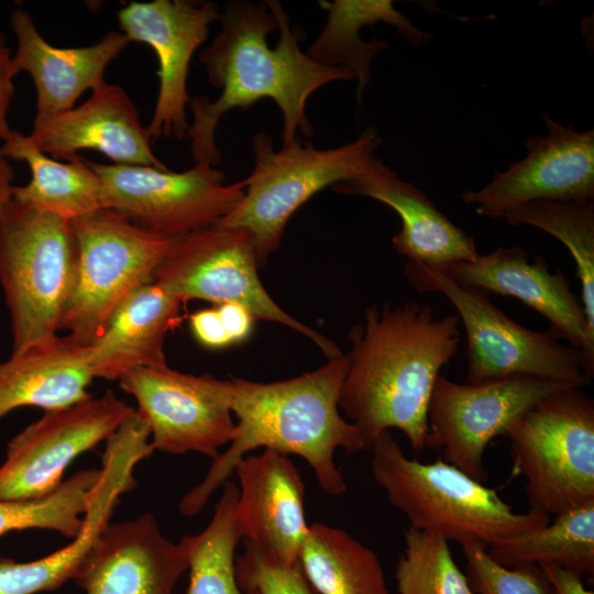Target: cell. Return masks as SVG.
Returning a JSON list of instances; mask_svg holds the SVG:
<instances>
[{"label": "cell", "mask_w": 594, "mask_h": 594, "mask_svg": "<svg viewBox=\"0 0 594 594\" xmlns=\"http://www.w3.org/2000/svg\"><path fill=\"white\" fill-rule=\"evenodd\" d=\"M438 272L455 285L517 298L544 317L560 339L581 349L594 362V334L588 330L582 302L566 276L561 271L551 272L539 255L530 257L520 246L498 248Z\"/></svg>", "instance_id": "ac0fdd59"}, {"label": "cell", "mask_w": 594, "mask_h": 594, "mask_svg": "<svg viewBox=\"0 0 594 594\" xmlns=\"http://www.w3.org/2000/svg\"><path fill=\"white\" fill-rule=\"evenodd\" d=\"M100 470L79 471L50 494L22 501L0 499V536L13 530L50 529L75 538Z\"/></svg>", "instance_id": "1f68e13d"}, {"label": "cell", "mask_w": 594, "mask_h": 594, "mask_svg": "<svg viewBox=\"0 0 594 594\" xmlns=\"http://www.w3.org/2000/svg\"><path fill=\"white\" fill-rule=\"evenodd\" d=\"M468 579L476 594H554L538 566L506 568L480 546L462 547Z\"/></svg>", "instance_id": "836d02e7"}, {"label": "cell", "mask_w": 594, "mask_h": 594, "mask_svg": "<svg viewBox=\"0 0 594 594\" xmlns=\"http://www.w3.org/2000/svg\"><path fill=\"white\" fill-rule=\"evenodd\" d=\"M404 539L395 569L398 594H476L444 537L408 526Z\"/></svg>", "instance_id": "d6a6232c"}, {"label": "cell", "mask_w": 594, "mask_h": 594, "mask_svg": "<svg viewBox=\"0 0 594 594\" xmlns=\"http://www.w3.org/2000/svg\"><path fill=\"white\" fill-rule=\"evenodd\" d=\"M235 576L240 588L255 594H314L299 562L284 564L264 556L244 541V551L235 557Z\"/></svg>", "instance_id": "e575fe53"}, {"label": "cell", "mask_w": 594, "mask_h": 594, "mask_svg": "<svg viewBox=\"0 0 594 594\" xmlns=\"http://www.w3.org/2000/svg\"><path fill=\"white\" fill-rule=\"evenodd\" d=\"M369 450L373 479L415 529L438 534L461 547L487 549L550 521L549 515L536 509L516 513L495 490L443 459L424 463L406 457L391 430L378 435Z\"/></svg>", "instance_id": "277c9868"}, {"label": "cell", "mask_w": 594, "mask_h": 594, "mask_svg": "<svg viewBox=\"0 0 594 594\" xmlns=\"http://www.w3.org/2000/svg\"><path fill=\"white\" fill-rule=\"evenodd\" d=\"M153 452L150 428L134 409L107 439L100 475L90 491L78 535L65 547L38 560L0 559V594H36L56 590L73 580L110 524L120 496L135 487V465Z\"/></svg>", "instance_id": "2e32d148"}, {"label": "cell", "mask_w": 594, "mask_h": 594, "mask_svg": "<svg viewBox=\"0 0 594 594\" xmlns=\"http://www.w3.org/2000/svg\"><path fill=\"white\" fill-rule=\"evenodd\" d=\"M298 560L318 594H391L378 556L343 529L309 526Z\"/></svg>", "instance_id": "83f0119b"}, {"label": "cell", "mask_w": 594, "mask_h": 594, "mask_svg": "<svg viewBox=\"0 0 594 594\" xmlns=\"http://www.w3.org/2000/svg\"><path fill=\"white\" fill-rule=\"evenodd\" d=\"M506 568L556 565L594 574V502L556 515L552 522L503 538L486 549Z\"/></svg>", "instance_id": "f1b7e54d"}, {"label": "cell", "mask_w": 594, "mask_h": 594, "mask_svg": "<svg viewBox=\"0 0 594 594\" xmlns=\"http://www.w3.org/2000/svg\"><path fill=\"white\" fill-rule=\"evenodd\" d=\"M219 21L221 30L201 51L199 62L221 94L215 101L198 95L188 103L194 121L186 136L195 162L217 165L220 152L215 135L220 118L234 108L246 110L263 98H271L283 113V145L296 142L298 133L312 138L308 98L331 81L355 79L354 73L321 65L302 52L278 1L233 0L224 6Z\"/></svg>", "instance_id": "6da1fadb"}, {"label": "cell", "mask_w": 594, "mask_h": 594, "mask_svg": "<svg viewBox=\"0 0 594 594\" xmlns=\"http://www.w3.org/2000/svg\"><path fill=\"white\" fill-rule=\"evenodd\" d=\"M30 138L40 151L66 162L79 150H95L117 165L167 169L151 148L135 105L119 85L105 84L80 106L33 124Z\"/></svg>", "instance_id": "44dd1931"}, {"label": "cell", "mask_w": 594, "mask_h": 594, "mask_svg": "<svg viewBox=\"0 0 594 594\" xmlns=\"http://www.w3.org/2000/svg\"><path fill=\"white\" fill-rule=\"evenodd\" d=\"M542 119L547 134L526 139L525 158L495 173L481 189L462 194L477 215L497 219L535 201L594 198V130L576 131L548 112Z\"/></svg>", "instance_id": "9a60e30c"}, {"label": "cell", "mask_w": 594, "mask_h": 594, "mask_svg": "<svg viewBox=\"0 0 594 594\" xmlns=\"http://www.w3.org/2000/svg\"><path fill=\"white\" fill-rule=\"evenodd\" d=\"M121 32L130 42L152 47L158 59V95L146 131L152 141L186 138L189 64L219 21V6L209 1L154 0L130 2L117 12Z\"/></svg>", "instance_id": "e0dca14e"}, {"label": "cell", "mask_w": 594, "mask_h": 594, "mask_svg": "<svg viewBox=\"0 0 594 594\" xmlns=\"http://www.w3.org/2000/svg\"><path fill=\"white\" fill-rule=\"evenodd\" d=\"M570 387L536 376L455 383L440 375L427 410L426 448L439 449L446 462L485 483L484 453L492 439L542 399Z\"/></svg>", "instance_id": "7c38bea8"}, {"label": "cell", "mask_w": 594, "mask_h": 594, "mask_svg": "<svg viewBox=\"0 0 594 594\" xmlns=\"http://www.w3.org/2000/svg\"><path fill=\"white\" fill-rule=\"evenodd\" d=\"M405 274L417 290L441 293L454 306L466 334L469 383L536 376L580 389L591 384L594 362L581 349L561 343L552 330L521 326L487 293L455 285L424 264L407 261Z\"/></svg>", "instance_id": "52a82bcc"}, {"label": "cell", "mask_w": 594, "mask_h": 594, "mask_svg": "<svg viewBox=\"0 0 594 594\" xmlns=\"http://www.w3.org/2000/svg\"><path fill=\"white\" fill-rule=\"evenodd\" d=\"M94 380L87 346L59 337L54 343L11 354L0 362V418L24 406L44 410L87 399Z\"/></svg>", "instance_id": "d4e9b609"}, {"label": "cell", "mask_w": 594, "mask_h": 594, "mask_svg": "<svg viewBox=\"0 0 594 594\" xmlns=\"http://www.w3.org/2000/svg\"><path fill=\"white\" fill-rule=\"evenodd\" d=\"M87 162L101 180L103 209L167 239L217 223L244 197L243 180L226 185V174L205 163L178 173Z\"/></svg>", "instance_id": "8fae6325"}, {"label": "cell", "mask_w": 594, "mask_h": 594, "mask_svg": "<svg viewBox=\"0 0 594 594\" xmlns=\"http://www.w3.org/2000/svg\"><path fill=\"white\" fill-rule=\"evenodd\" d=\"M208 526L195 536H185L189 586L187 594H255L240 588L235 576V549L241 539L235 522L239 487L226 481Z\"/></svg>", "instance_id": "f546056e"}, {"label": "cell", "mask_w": 594, "mask_h": 594, "mask_svg": "<svg viewBox=\"0 0 594 594\" xmlns=\"http://www.w3.org/2000/svg\"><path fill=\"white\" fill-rule=\"evenodd\" d=\"M258 266L252 233L217 222L175 239L152 283L184 302L240 304L255 319L284 324L307 337L328 360L342 355L332 340L290 317L272 299L260 279Z\"/></svg>", "instance_id": "30bf717a"}, {"label": "cell", "mask_w": 594, "mask_h": 594, "mask_svg": "<svg viewBox=\"0 0 594 594\" xmlns=\"http://www.w3.org/2000/svg\"><path fill=\"white\" fill-rule=\"evenodd\" d=\"M6 42V37L4 35L0 32V43H4Z\"/></svg>", "instance_id": "60d3db41"}, {"label": "cell", "mask_w": 594, "mask_h": 594, "mask_svg": "<svg viewBox=\"0 0 594 594\" xmlns=\"http://www.w3.org/2000/svg\"><path fill=\"white\" fill-rule=\"evenodd\" d=\"M332 189L342 195L372 198L394 209L402 220V228L392 238V243L408 262L438 271L479 256L471 235L442 213L424 191L402 180L377 157L365 172L332 186Z\"/></svg>", "instance_id": "603a6c76"}, {"label": "cell", "mask_w": 594, "mask_h": 594, "mask_svg": "<svg viewBox=\"0 0 594 594\" xmlns=\"http://www.w3.org/2000/svg\"><path fill=\"white\" fill-rule=\"evenodd\" d=\"M70 221L11 198L0 213V284L11 354L54 343L76 270Z\"/></svg>", "instance_id": "5b68a950"}, {"label": "cell", "mask_w": 594, "mask_h": 594, "mask_svg": "<svg viewBox=\"0 0 594 594\" xmlns=\"http://www.w3.org/2000/svg\"><path fill=\"white\" fill-rule=\"evenodd\" d=\"M189 326L197 341L209 349H223L232 344L216 307L195 311Z\"/></svg>", "instance_id": "d590c367"}, {"label": "cell", "mask_w": 594, "mask_h": 594, "mask_svg": "<svg viewBox=\"0 0 594 594\" xmlns=\"http://www.w3.org/2000/svg\"><path fill=\"white\" fill-rule=\"evenodd\" d=\"M183 302L152 282L132 290L87 346L94 378L113 381L134 369L166 366L165 338L179 323Z\"/></svg>", "instance_id": "cb8c5ba5"}, {"label": "cell", "mask_w": 594, "mask_h": 594, "mask_svg": "<svg viewBox=\"0 0 594 594\" xmlns=\"http://www.w3.org/2000/svg\"><path fill=\"white\" fill-rule=\"evenodd\" d=\"M15 178L14 170L0 152V213L12 198V182Z\"/></svg>", "instance_id": "ab89813d"}, {"label": "cell", "mask_w": 594, "mask_h": 594, "mask_svg": "<svg viewBox=\"0 0 594 594\" xmlns=\"http://www.w3.org/2000/svg\"><path fill=\"white\" fill-rule=\"evenodd\" d=\"M187 569L184 543L145 513L109 524L73 580L86 594H172Z\"/></svg>", "instance_id": "ffe728a7"}, {"label": "cell", "mask_w": 594, "mask_h": 594, "mask_svg": "<svg viewBox=\"0 0 594 594\" xmlns=\"http://www.w3.org/2000/svg\"><path fill=\"white\" fill-rule=\"evenodd\" d=\"M550 583L554 594H594L587 590L581 574L556 565L539 566Z\"/></svg>", "instance_id": "f35d334b"}, {"label": "cell", "mask_w": 594, "mask_h": 594, "mask_svg": "<svg viewBox=\"0 0 594 594\" xmlns=\"http://www.w3.org/2000/svg\"><path fill=\"white\" fill-rule=\"evenodd\" d=\"M0 152L8 160L25 162L31 170L26 185L13 186L12 198L16 201L68 221L103 209L101 180L86 160H52L30 135L14 130Z\"/></svg>", "instance_id": "4316f807"}, {"label": "cell", "mask_w": 594, "mask_h": 594, "mask_svg": "<svg viewBox=\"0 0 594 594\" xmlns=\"http://www.w3.org/2000/svg\"><path fill=\"white\" fill-rule=\"evenodd\" d=\"M118 381L136 400L154 451L198 452L215 460L219 449L232 441L231 380L187 374L166 365L134 369Z\"/></svg>", "instance_id": "4fadbf2b"}, {"label": "cell", "mask_w": 594, "mask_h": 594, "mask_svg": "<svg viewBox=\"0 0 594 594\" xmlns=\"http://www.w3.org/2000/svg\"><path fill=\"white\" fill-rule=\"evenodd\" d=\"M348 367V356L342 354L284 381L258 383L231 377V410L237 417L233 439L212 461L204 480L182 498L179 512L198 514L228 481L235 464L258 448L302 458L323 492L343 494L346 482L334 462L336 450L342 448L346 454L367 450L359 428L339 411Z\"/></svg>", "instance_id": "3957f363"}, {"label": "cell", "mask_w": 594, "mask_h": 594, "mask_svg": "<svg viewBox=\"0 0 594 594\" xmlns=\"http://www.w3.org/2000/svg\"><path fill=\"white\" fill-rule=\"evenodd\" d=\"M251 141L254 166L243 179L244 197L218 223L248 229L261 266L278 249L294 212L323 188L365 172L382 140L375 129L366 128L353 142L326 150L296 141L275 151L272 138L264 132Z\"/></svg>", "instance_id": "8992f818"}, {"label": "cell", "mask_w": 594, "mask_h": 594, "mask_svg": "<svg viewBox=\"0 0 594 594\" xmlns=\"http://www.w3.org/2000/svg\"><path fill=\"white\" fill-rule=\"evenodd\" d=\"M10 24L18 41L14 67L28 72L36 89L34 124L72 110L82 92L103 86L108 65L130 44L122 32L109 31L89 46L56 47L23 9L11 12Z\"/></svg>", "instance_id": "7402d4cb"}, {"label": "cell", "mask_w": 594, "mask_h": 594, "mask_svg": "<svg viewBox=\"0 0 594 594\" xmlns=\"http://www.w3.org/2000/svg\"><path fill=\"white\" fill-rule=\"evenodd\" d=\"M504 437L529 508L556 516L594 502V402L582 389L542 399Z\"/></svg>", "instance_id": "ba28073f"}, {"label": "cell", "mask_w": 594, "mask_h": 594, "mask_svg": "<svg viewBox=\"0 0 594 594\" xmlns=\"http://www.w3.org/2000/svg\"><path fill=\"white\" fill-rule=\"evenodd\" d=\"M215 307L232 344L244 341L251 334L255 318L244 306L226 302Z\"/></svg>", "instance_id": "74e56055"}, {"label": "cell", "mask_w": 594, "mask_h": 594, "mask_svg": "<svg viewBox=\"0 0 594 594\" xmlns=\"http://www.w3.org/2000/svg\"><path fill=\"white\" fill-rule=\"evenodd\" d=\"M512 226L527 224L558 239L571 253L582 288V306L594 334V199L535 201L504 216Z\"/></svg>", "instance_id": "4dcf8cb0"}, {"label": "cell", "mask_w": 594, "mask_h": 594, "mask_svg": "<svg viewBox=\"0 0 594 594\" xmlns=\"http://www.w3.org/2000/svg\"><path fill=\"white\" fill-rule=\"evenodd\" d=\"M233 472L239 480L235 522L243 541L284 564L299 562L309 526L305 518V485L285 454L263 450L242 458Z\"/></svg>", "instance_id": "d6986e66"}, {"label": "cell", "mask_w": 594, "mask_h": 594, "mask_svg": "<svg viewBox=\"0 0 594 594\" xmlns=\"http://www.w3.org/2000/svg\"><path fill=\"white\" fill-rule=\"evenodd\" d=\"M10 50L0 43V140L6 141L13 130L10 129L7 114L14 95L13 79L18 75Z\"/></svg>", "instance_id": "8d00e7d4"}, {"label": "cell", "mask_w": 594, "mask_h": 594, "mask_svg": "<svg viewBox=\"0 0 594 594\" xmlns=\"http://www.w3.org/2000/svg\"><path fill=\"white\" fill-rule=\"evenodd\" d=\"M460 320L418 301L365 310L350 331L349 367L339 408L363 435L367 450L386 430L402 431L413 450L427 441V410L441 369L459 351Z\"/></svg>", "instance_id": "7a4b0ae2"}, {"label": "cell", "mask_w": 594, "mask_h": 594, "mask_svg": "<svg viewBox=\"0 0 594 594\" xmlns=\"http://www.w3.org/2000/svg\"><path fill=\"white\" fill-rule=\"evenodd\" d=\"M320 6L328 11V19L306 53L321 65L352 70L358 79L359 102L371 81L373 58L388 47L382 40L364 42L360 36L363 26L387 23L417 47L431 38L430 33L416 28L405 14L396 10L391 0L320 1Z\"/></svg>", "instance_id": "484cf974"}, {"label": "cell", "mask_w": 594, "mask_h": 594, "mask_svg": "<svg viewBox=\"0 0 594 594\" xmlns=\"http://www.w3.org/2000/svg\"><path fill=\"white\" fill-rule=\"evenodd\" d=\"M133 410L110 389L45 410L8 443L0 465V499H32L53 492L68 465L107 440Z\"/></svg>", "instance_id": "5bb4252c"}, {"label": "cell", "mask_w": 594, "mask_h": 594, "mask_svg": "<svg viewBox=\"0 0 594 594\" xmlns=\"http://www.w3.org/2000/svg\"><path fill=\"white\" fill-rule=\"evenodd\" d=\"M77 243L73 288L59 331L77 346H88L103 331L120 302L152 282L172 242L122 215L99 209L70 221Z\"/></svg>", "instance_id": "9c48e42d"}]
</instances>
